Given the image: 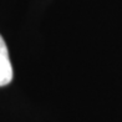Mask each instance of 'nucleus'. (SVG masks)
<instances>
[{
  "instance_id": "nucleus-1",
  "label": "nucleus",
  "mask_w": 122,
  "mask_h": 122,
  "mask_svg": "<svg viewBox=\"0 0 122 122\" xmlns=\"http://www.w3.org/2000/svg\"><path fill=\"white\" fill-rule=\"evenodd\" d=\"M13 80V66L9 59L8 46L0 35V87L9 85Z\"/></svg>"
}]
</instances>
